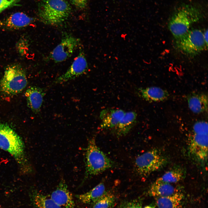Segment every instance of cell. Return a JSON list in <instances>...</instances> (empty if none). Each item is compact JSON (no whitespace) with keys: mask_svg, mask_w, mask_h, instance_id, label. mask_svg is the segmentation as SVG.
<instances>
[{"mask_svg":"<svg viewBox=\"0 0 208 208\" xmlns=\"http://www.w3.org/2000/svg\"><path fill=\"white\" fill-rule=\"evenodd\" d=\"M72 4L76 8L83 9L86 6L88 0H70Z\"/></svg>","mask_w":208,"mask_h":208,"instance_id":"cell-28","label":"cell"},{"mask_svg":"<svg viewBox=\"0 0 208 208\" xmlns=\"http://www.w3.org/2000/svg\"><path fill=\"white\" fill-rule=\"evenodd\" d=\"M203 33L204 38L206 43L208 45V30H205Z\"/></svg>","mask_w":208,"mask_h":208,"instance_id":"cell-29","label":"cell"},{"mask_svg":"<svg viewBox=\"0 0 208 208\" xmlns=\"http://www.w3.org/2000/svg\"><path fill=\"white\" fill-rule=\"evenodd\" d=\"M104 183H99L89 191L83 194L76 195L77 198L82 203H94L106 192Z\"/></svg>","mask_w":208,"mask_h":208,"instance_id":"cell-20","label":"cell"},{"mask_svg":"<svg viewBox=\"0 0 208 208\" xmlns=\"http://www.w3.org/2000/svg\"><path fill=\"white\" fill-rule=\"evenodd\" d=\"M119 208H142V204L139 200L135 199L123 203Z\"/></svg>","mask_w":208,"mask_h":208,"instance_id":"cell-25","label":"cell"},{"mask_svg":"<svg viewBox=\"0 0 208 208\" xmlns=\"http://www.w3.org/2000/svg\"><path fill=\"white\" fill-rule=\"evenodd\" d=\"M88 69V66L84 53L80 52L66 72L58 77L54 81L61 83L70 80L83 75Z\"/></svg>","mask_w":208,"mask_h":208,"instance_id":"cell-9","label":"cell"},{"mask_svg":"<svg viewBox=\"0 0 208 208\" xmlns=\"http://www.w3.org/2000/svg\"><path fill=\"white\" fill-rule=\"evenodd\" d=\"M139 91L141 97L150 102L163 101L167 99L169 96L167 90L156 86L140 88Z\"/></svg>","mask_w":208,"mask_h":208,"instance_id":"cell-17","label":"cell"},{"mask_svg":"<svg viewBox=\"0 0 208 208\" xmlns=\"http://www.w3.org/2000/svg\"><path fill=\"white\" fill-rule=\"evenodd\" d=\"M33 202L37 208H62L50 198L37 192L32 195Z\"/></svg>","mask_w":208,"mask_h":208,"instance_id":"cell-21","label":"cell"},{"mask_svg":"<svg viewBox=\"0 0 208 208\" xmlns=\"http://www.w3.org/2000/svg\"><path fill=\"white\" fill-rule=\"evenodd\" d=\"M0 148L11 155L19 164L27 165L22 139L9 126L2 123H0Z\"/></svg>","mask_w":208,"mask_h":208,"instance_id":"cell-3","label":"cell"},{"mask_svg":"<svg viewBox=\"0 0 208 208\" xmlns=\"http://www.w3.org/2000/svg\"><path fill=\"white\" fill-rule=\"evenodd\" d=\"M143 208H155V207L153 205H148L144 207Z\"/></svg>","mask_w":208,"mask_h":208,"instance_id":"cell-30","label":"cell"},{"mask_svg":"<svg viewBox=\"0 0 208 208\" xmlns=\"http://www.w3.org/2000/svg\"><path fill=\"white\" fill-rule=\"evenodd\" d=\"M27 80L24 69L18 64L8 66L0 81V91L8 95H14L26 87Z\"/></svg>","mask_w":208,"mask_h":208,"instance_id":"cell-5","label":"cell"},{"mask_svg":"<svg viewBox=\"0 0 208 208\" xmlns=\"http://www.w3.org/2000/svg\"><path fill=\"white\" fill-rule=\"evenodd\" d=\"M190 150L192 154L201 162L207 160L208 153V134L194 133L190 142Z\"/></svg>","mask_w":208,"mask_h":208,"instance_id":"cell-10","label":"cell"},{"mask_svg":"<svg viewBox=\"0 0 208 208\" xmlns=\"http://www.w3.org/2000/svg\"><path fill=\"white\" fill-rule=\"evenodd\" d=\"M33 19L23 12L11 14L0 22V27L4 30L15 31L25 28L29 25Z\"/></svg>","mask_w":208,"mask_h":208,"instance_id":"cell-11","label":"cell"},{"mask_svg":"<svg viewBox=\"0 0 208 208\" xmlns=\"http://www.w3.org/2000/svg\"><path fill=\"white\" fill-rule=\"evenodd\" d=\"M45 94L43 89L35 86L30 87L26 91L28 106L34 113L40 112Z\"/></svg>","mask_w":208,"mask_h":208,"instance_id":"cell-14","label":"cell"},{"mask_svg":"<svg viewBox=\"0 0 208 208\" xmlns=\"http://www.w3.org/2000/svg\"><path fill=\"white\" fill-rule=\"evenodd\" d=\"M194 133L208 134L207 123L204 121L196 123L193 127Z\"/></svg>","mask_w":208,"mask_h":208,"instance_id":"cell-24","label":"cell"},{"mask_svg":"<svg viewBox=\"0 0 208 208\" xmlns=\"http://www.w3.org/2000/svg\"><path fill=\"white\" fill-rule=\"evenodd\" d=\"M71 11V7L66 0H44L40 7L39 14L44 23L56 25L66 20Z\"/></svg>","mask_w":208,"mask_h":208,"instance_id":"cell-4","label":"cell"},{"mask_svg":"<svg viewBox=\"0 0 208 208\" xmlns=\"http://www.w3.org/2000/svg\"><path fill=\"white\" fill-rule=\"evenodd\" d=\"M178 192L171 183L156 180L151 186L148 193L151 196L156 197L169 196Z\"/></svg>","mask_w":208,"mask_h":208,"instance_id":"cell-18","label":"cell"},{"mask_svg":"<svg viewBox=\"0 0 208 208\" xmlns=\"http://www.w3.org/2000/svg\"><path fill=\"white\" fill-rule=\"evenodd\" d=\"M115 199L113 194L106 192L93 203L92 208H110L115 203Z\"/></svg>","mask_w":208,"mask_h":208,"instance_id":"cell-23","label":"cell"},{"mask_svg":"<svg viewBox=\"0 0 208 208\" xmlns=\"http://www.w3.org/2000/svg\"><path fill=\"white\" fill-rule=\"evenodd\" d=\"M200 16V11L194 6L185 5L177 9L168 24L169 30L175 40L184 36L192 23L198 21Z\"/></svg>","mask_w":208,"mask_h":208,"instance_id":"cell-2","label":"cell"},{"mask_svg":"<svg viewBox=\"0 0 208 208\" xmlns=\"http://www.w3.org/2000/svg\"><path fill=\"white\" fill-rule=\"evenodd\" d=\"M176 46L185 55L194 57L207 49L203 32L198 29H190L180 39L176 40Z\"/></svg>","mask_w":208,"mask_h":208,"instance_id":"cell-7","label":"cell"},{"mask_svg":"<svg viewBox=\"0 0 208 208\" xmlns=\"http://www.w3.org/2000/svg\"><path fill=\"white\" fill-rule=\"evenodd\" d=\"M166 157L159 150L153 149L138 156L135 162L136 173L146 177L161 169L167 164Z\"/></svg>","mask_w":208,"mask_h":208,"instance_id":"cell-6","label":"cell"},{"mask_svg":"<svg viewBox=\"0 0 208 208\" xmlns=\"http://www.w3.org/2000/svg\"><path fill=\"white\" fill-rule=\"evenodd\" d=\"M85 156L86 170L83 182L115 166L114 162L97 146L94 137L88 141Z\"/></svg>","mask_w":208,"mask_h":208,"instance_id":"cell-1","label":"cell"},{"mask_svg":"<svg viewBox=\"0 0 208 208\" xmlns=\"http://www.w3.org/2000/svg\"><path fill=\"white\" fill-rule=\"evenodd\" d=\"M183 194L177 192L171 195L156 198L158 208H180L183 199Z\"/></svg>","mask_w":208,"mask_h":208,"instance_id":"cell-19","label":"cell"},{"mask_svg":"<svg viewBox=\"0 0 208 208\" xmlns=\"http://www.w3.org/2000/svg\"><path fill=\"white\" fill-rule=\"evenodd\" d=\"M51 198L59 206L67 208H73L75 202L71 193L65 180L62 178L56 189L51 193Z\"/></svg>","mask_w":208,"mask_h":208,"instance_id":"cell-12","label":"cell"},{"mask_svg":"<svg viewBox=\"0 0 208 208\" xmlns=\"http://www.w3.org/2000/svg\"><path fill=\"white\" fill-rule=\"evenodd\" d=\"M125 112L120 109H107L102 110L100 115L101 121V128L112 129L118 124Z\"/></svg>","mask_w":208,"mask_h":208,"instance_id":"cell-13","label":"cell"},{"mask_svg":"<svg viewBox=\"0 0 208 208\" xmlns=\"http://www.w3.org/2000/svg\"><path fill=\"white\" fill-rule=\"evenodd\" d=\"M137 114L133 111L125 112L124 115L113 131L118 136L126 135L135 125L137 118Z\"/></svg>","mask_w":208,"mask_h":208,"instance_id":"cell-15","label":"cell"},{"mask_svg":"<svg viewBox=\"0 0 208 208\" xmlns=\"http://www.w3.org/2000/svg\"><path fill=\"white\" fill-rule=\"evenodd\" d=\"M80 40L71 35L64 37L50 53L51 59L56 63L64 62L70 57L80 44Z\"/></svg>","mask_w":208,"mask_h":208,"instance_id":"cell-8","label":"cell"},{"mask_svg":"<svg viewBox=\"0 0 208 208\" xmlns=\"http://www.w3.org/2000/svg\"><path fill=\"white\" fill-rule=\"evenodd\" d=\"M188 107L193 113L199 114L207 111L208 97L203 93H193L187 96Z\"/></svg>","mask_w":208,"mask_h":208,"instance_id":"cell-16","label":"cell"},{"mask_svg":"<svg viewBox=\"0 0 208 208\" xmlns=\"http://www.w3.org/2000/svg\"><path fill=\"white\" fill-rule=\"evenodd\" d=\"M18 0H0V14L5 9L14 5Z\"/></svg>","mask_w":208,"mask_h":208,"instance_id":"cell-27","label":"cell"},{"mask_svg":"<svg viewBox=\"0 0 208 208\" xmlns=\"http://www.w3.org/2000/svg\"><path fill=\"white\" fill-rule=\"evenodd\" d=\"M184 176L182 169L176 168L167 171L157 180L171 184L180 181L184 178Z\"/></svg>","mask_w":208,"mask_h":208,"instance_id":"cell-22","label":"cell"},{"mask_svg":"<svg viewBox=\"0 0 208 208\" xmlns=\"http://www.w3.org/2000/svg\"><path fill=\"white\" fill-rule=\"evenodd\" d=\"M28 42L25 39L21 38L19 40L16 45V49L19 53L23 55L25 53L28 48Z\"/></svg>","mask_w":208,"mask_h":208,"instance_id":"cell-26","label":"cell"}]
</instances>
